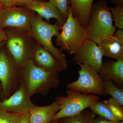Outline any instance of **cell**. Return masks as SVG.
<instances>
[{
	"instance_id": "cell-1",
	"label": "cell",
	"mask_w": 123,
	"mask_h": 123,
	"mask_svg": "<svg viewBox=\"0 0 123 123\" xmlns=\"http://www.w3.org/2000/svg\"><path fill=\"white\" fill-rule=\"evenodd\" d=\"M21 68L22 80L30 98L37 93L45 96L52 89L59 86L60 80L59 73L38 67L32 59L27 62Z\"/></svg>"
},
{
	"instance_id": "cell-2",
	"label": "cell",
	"mask_w": 123,
	"mask_h": 123,
	"mask_svg": "<svg viewBox=\"0 0 123 123\" xmlns=\"http://www.w3.org/2000/svg\"><path fill=\"white\" fill-rule=\"evenodd\" d=\"M60 30L61 29L57 21L55 24H50L38 15H36L31 21V34L38 43L53 55L65 70L68 68L66 56L62 50L55 47L52 42V38L58 36Z\"/></svg>"
},
{
	"instance_id": "cell-3",
	"label": "cell",
	"mask_w": 123,
	"mask_h": 123,
	"mask_svg": "<svg viewBox=\"0 0 123 123\" xmlns=\"http://www.w3.org/2000/svg\"><path fill=\"white\" fill-rule=\"evenodd\" d=\"M6 31L8 39L7 49L18 65L22 68L32 59L37 42L30 33L25 31L8 27Z\"/></svg>"
},
{
	"instance_id": "cell-4",
	"label": "cell",
	"mask_w": 123,
	"mask_h": 123,
	"mask_svg": "<svg viewBox=\"0 0 123 123\" xmlns=\"http://www.w3.org/2000/svg\"><path fill=\"white\" fill-rule=\"evenodd\" d=\"M89 39L97 43L102 38L113 35L116 30L106 0L93 4L87 27Z\"/></svg>"
},
{
	"instance_id": "cell-5",
	"label": "cell",
	"mask_w": 123,
	"mask_h": 123,
	"mask_svg": "<svg viewBox=\"0 0 123 123\" xmlns=\"http://www.w3.org/2000/svg\"><path fill=\"white\" fill-rule=\"evenodd\" d=\"M62 31L56 37V43L61 50L74 55L88 40L89 39L87 28L82 26L73 16L70 5L69 15L62 27Z\"/></svg>"
},
{
	"instance_id": "cell-6",
	"label": "cell",
	"mask_w": 123,
	"mask_h": 123,
	"mask_svg": "<svg viewBox=\"0 0 123 123\" xmlns=\"http://www.w3.org/2000/svg\"><path fill=\"white\" fill-rule=\"evenodd\" d=\"M1 49L0 50V82L2 91L0 101L13 94L22 82V68L16 63L7 49L6 50Z\"/></svg>"
},
{
	"instance_id": "cell-7",
	"label": "cell",
	"mask_w": 123,
	"mask_h": 123,
	"mask_svg": "<svg viewBox=\"0 0 123 123\" xmlns=\"http://www.w3.org/2000/svg\"><path fill=\"white\" fill-rule=\"evenodd\" d=\"M66 94V97L59 95L56 98L55 101L59 104L61 108L53 121L77 114L101 98L100 96L97 95L84 94L72 90H67Z\"/></svg>"
},
{
	"instance_id": "cell-8",
	"label": "cell",
	"mask_w": 123,
	"mask_h": 123,
	"mask_svg": "<svg viewBox=\"0 0 123 123\" xmlns=\"http://www.w3.org/2000/svg\"><path fill=\"white\" fill-rule=\"evenodd\" d=\"M79 77L76 81L66 84L68 89L76 91L84 94L105 96L104 81L98 73L86 65H79Z\"/></svg>"
},
{
	"instance_id": "cell-9",
	"label": "cell",
	"mask_w": 123,
	"mask_h": 123,
	"mask_svg": "<svg viewBox=\"0 0 123 123\" xmlns=\"http://www.w3.org/2000/svg\"><path fill=\"white\" fill-rule=\"evenodd\" d=\"M29 9L15 6L0 10L1 29L16 28L30 33L31 22L35 14Z\"/></svg>"
},
{
	"instance_id": "cell-10",
	"label": "cell",
	"mask_w": 123,
	"mask_h": 123,
	"mask_svg": "<svg viewBox=\"0 0 123 123\" xmlns=\"http://www.w3.org/2000/svg\"><path fill=\"white\" fill-rule=\"evenodd\" d=\"M74 55L73 60L77 64L86 65L99 72L103 64L104 56L96 42L88 40Z\"/></svg>"
},
{
	"instance_id": "cell-11",
	"label": "cell",
	"mask_w": 123,
	"mask_h": 123,
	"mask_svg": "<svg viewBox=\"0 0 123 123\" xmlns=\"http://www.w3.org/2000/svg\"><path fill=\"white\" fill-rule=\"evenodd\" d=\"M38 106L31 101L22 80L20 87L13 94L8 98L0 101V110L10 112L24 114Z\"/></svg>"
},
{
	"instance_id": "cell-12",
	"label": "cell",
	"mask_w": 123,
	"mask_h": 123,
	"mask_svg": "<svg viewBox=\"0 0 123 123\" xmlns=\"http://www.w3.org/2000/svg\"><path fill=\"white\" fill-rule=\"evenodd\" d=\"M32 60L36 66L45 70L59 73L64 70L53 55L38 43Z\"/></svg>"
},
{
	"instance_id": "cell-13",
	"label": "cell",
	"mask_w": 123,
	"mask_h": 123,
	"mask_svg": "<svg viewBox=\"0 0 123 123\" xmlns=\"http://www.w3.org/2000/svg\"><path fill=\"white\" fill-rule=\"evenodd\" d=\"M98 74L103 81L111 80L123 88V60L104 61Z\"/></svg>"
},
{
	"instance_id": "cell-14",
	"label": "cell",
	"mask_w": 123,
	"mask_h": 123,
	"mask_svg": "<svg viewBox=\"0 0 123 123\" xmlns=\"http://www.w3.org/2000/svg\"><path fill=\"white\" fill-rule=\"evenodd\" d=\"M25 6L27 8L37 13L38 15L44 18L48 22L51 18H55L61 29L67 20L49 1L46 2L38 0H33L29 4Z\"/></svg>"
},
{
	"instance_id": "cell-15",
	"label": "cell",
	"mask_w": 123,
	"mask_h": 123,
	"mask_svg": "<svg viewBox=\"0 0 123 123\" xmlns=\"http://www.w3.org/2000/svg\"><path fill=\"white\" fill-rule=\"evenodd\" d=\"M96 43L101 48L103 56L116 60H123V43L114 35L104 37Z\"/></svg>"
},
{
	"instance_id": "cell-16",
	"label": "cell",
	"mask_w": 123,
	"mask_h": 123,
	"mask_svg": "<svg viewBox=\"0 0 123 123\" xmlns=\"http://www.w3.org/2000/svg\"><path fill=\"white\" fill-rule=\"evenodd\" d=\"M60 108L55 101L49 105L38 106L29 112L31 123H51Z\"/></svg>"
},
{
	"instance_id": "cell-17",
	"label": "cell",
	"mask_w": 123,
	"mask_h": 123,
	"mask_svg": "<svg viewBox=\"0 0 123 123\" xmlns=\"http://www.w3.org/2000/svg\"><path fill=\"white\" fill-rule=\"evenodd\" d=\"M68 0L74 17L78 21L82 26L87 28L94 0Z\"/></svg>"
},
{
	"instance_id": "cell-18",
	"label": "cell",
	"mask_w": 123,
	"mask_h": 123,
	"mask_svg": "<svg viewBox=\"0 0 123 123\" xmlns=\"http://www.w3.org/2000/svg\"><path fill=\"white\" fill-rule=\"evenodd\" d=\"M91 111L95 116L98 115L113 121H120L113 114L104 101H98L89 107Z\"/></svg>"
},
{
	"instance_id": "cell-19",
	"label": "cell",
	"mask_w": 123,
	"mask_h": 123,
	"mask_svg": "<svg viewBox=\"0 0 123 123\" xmlns=\"http://www.w3.org/2000/svg\"><path fill=\"white\" fill-rule=\"evenodd\" d=\"M95 116L91 111L85 110L77 114L56 120L57 123H91Z\"/></svg>"
},
{
	"instance_id": "cell-20",
	"label": "cell",
	"mask_w": 123,
	"mask_h": 123,
	"mask_svg": "<svg viewBox=\"0 0 123 123\" xmlns=\"http://www.w3.org/2000/svg\"><path fill=\"white\" fill-rule=\"evenodd\" d=\"M105 96L108 95L123 106V89L118 87L111 80L104 81Z\"/></svg>"
},
{
	"instance_id": "cell-21",
	"label": "cell",
	"mask_w": 123,
	"mask_h": 123,
	"mask_svg": "<svg viewBox=\"0 0 123 123\" xmlns=\"http://www.w3.org/2000/svg\"><path fill=\"white\" fill-rule=\"evenodd\" d=\"M104 102L120 121H123V106L112 98Z\"/></svg>"
},
{
	"instance_id": "cell-22",
	"label": "cell",
	"mask_w": 123,
	"mask_h": 123,
	"mask_svg": "<svg viewBox=\"0 0 123 123\" xmlns=\"http://www.w3.org/2000/svg\"><path fill=\"white\" fill-rule=\"evenodd\" d=\"M23 114L0 110V123H18Z\"/></svg>"
},
{
	"instance_id": "cell-23",
	"label": "cell",
	"mask_w": 123,
	"mask_h": 123,
	"mask_svg": "<svg viewBox=\"0 0 123 123\" xmlns=\"http://www.w3.org/2000/svg\"><path fill=\"white\" fill-rule=\"evenodd\" d=\"M112 19L115 22L114 26L123 29V5L110 8Z\"/></svg>"
},
{
	"instance_id": "cell-24",
	"label": "cell",
	"mask_w": 123,
	"mask_h": 123,
	"mask_svg": "<svg viewBox=\"0 0 123 123\" xmlns=\"http://www.w3.org/2000/svg\"><path fill=\"white\" fill-rule=\"evenodd\" d=\"M49 1L58 10L62 15L67 20L69 15V6L68 0H49Z\"/></svg>"
},
{
	"instance_id": "cell-25",
	"label": "cell",
	"mask_w": 123,
	"mask_h": 123,
	"mask_svg": "<svg viewBox=\"0 0 123 123\" xmlns=\"http://www.w3.org/2000/svg\"><path fill=\"white\" fill-rule=\"evenodd\" d=\"M91 123H123V121H113L108 120L104 117L98 116L97 118H94Z\"/></svg>"
},
{
	"instance_id": "cell-26",
	"label": "cell",
	"mask_w": 123,
	"mask_h": 123,
	"mask_svg": "<svg viewBox=\"0 0 123 123\" xmlns=\"http://www.w3.org/2000/svg\"><path fill=\"white\" fill-rule=\"evenodd\" d=\"M18 123H31L29 112L23 114Z\"/></svg>"
},
{
	"instance_id": "cell-27",
	"label": "cell",
	"mask_w": 123,
	"mask_h": 123,
	"mask_svg": "<svg viewBox=\"0 0 123 123\" xmlns=\"http://www.w3.org/2000/svg\"><path fill=\"white\" fill-rule=\"evenodd\" d=\"M33 0H13L12 6H15L18 5H25V6H26L29 4Z\"/></svg>"
},
{
	"instance_id": "cell-28",
	"label": "cell",
	"mask_w": 123,
	"mask_h": 123,
	"mask_svg": "<svg viewBox=\"0 0 123 123\" xmlns=\"http://www.w3.org/2000/svg\"><path fill=\"white\" fill-rule=\"evenodd\" d=\"M113 35L119 41L123 43V29H118L117 30H116Z\"/></svg>"
},
{
	"instance_id": "cell-29",
	"label": "cell",
	"mask_w": 123,
	"mask_h": 123,
	"mask_svg": "<svg viewBox=\"0 0 123 123\" xmlns=\"http://www.w3.org/2000/svg\"><path fill=\"white\" fill-rule=\"evenodd\" d=\"M13 0H0V2L5 8L12 7Z\"/></svg>"
},
{
	"instance_id": "cell-30",
	"label": "cell",
	"mask_w": 123,
	"mask_h": 123,
	"mask_svg": "<svg viewBox=\"0 0 123 123\" xmlns=\"http://www.w3.org/2000/svg\"><path fill=\"white\" fill-rule=\"evenodd\" d=\"M8 39L5 31L4 30L0 31V43L6 41Z\"/></svg>"
},
{
	"instance_id": "cell-31",
	"label": "cell",
	"mask_w": 123,
	"mask_h": 123,
	"mask_svg": "<svg viewBox=\"0 0 123 123\" xmlns=\"http://www.w3.org/2000/svg\"><path fill=\"white\" fill-rule=\"evenodd\" d=\"M110 1L116 6L123 5V0H110Z\"/></svg>"
},
{
	"instance_id": "cell-32",
	"label": "cell",
	"mask_w": 123,
	"mask_h": 123,
	"mask_svg": "<svg viewBox=\"0 0 123 123\" xmlns=\"http://www.w3.org/2000/svg\"><path fill=\"white\" fill-rule=\"evenodd\" d=\"M6 41H5V42H3L0 43V50L1 48H2L3 46H4V45L6 43Z\"/></svg>"
},
{
	"instance_id": "cell-33",
	"label": "cell",
	"mask_w": 123,
	"mask_h": 123,
	"mask_svg": "<svg viewBox=\"0 0 123 123\" xmlns=\"http://www.w3.org/2000/svg\"><path fill=\"white\" fill-rule=\"evenodd\" d=\"M1 91H2V87H1V84L0 82V95L1 94Z\"/></svg>"
},
{
	"instance_id": "cell-34",
	"label": "cell",
	"mask_w": 123,
	"mask_h": 123,
	"mask_svg": "<svg viewBox=\"0 0 123 123\" xmlns=\"http://www.w3.org/2000/svg\"><path fill=\"white\" fill-rule=\"evenodd\" d=\"M1 30H2V29H1V24L0 18V31Z\"/></svg>"
},
{
	"instance_id": "cell-35",
	"label": "cell",
	"mask_w": 123,
	"mask_h": 123,
	"mask_svg": "<svg viewBox=\"0 0 123 123\" xmlns=\"http://www.w3.org/2000/svg\"><path fill=\"white\" fill-rule=\"evenodd\" d=\"M57 120H55V121H52V122H51V123H57Z\"/></svg>"
},
{
	"instance_id": "cell-36",
	"label": "cell",
	"mask_w": 123,
	"mask_h": 123,
	"mask_svg": "<svg viewBox=\"0 0 123 123\" xmlns=\"http://www.w3.org/2000/svg\"><path fill=\"white\" fill-rule=\"evenodd\" d=\"M1 3H0V9H1Z\"/></svg>"
},
{
	"instance_id": "cell-37",
	"label": "cell",
	"mask_w": 123,
	"mask_h": 123,
	"mask_svg": "<svg viewBox=\"0 0 123 123\" xmlns=\"http://www.w3.org/2000/svg\"><path fill=\"white\" fill-rule=\"evenodd\" d=\"M38 0L41 1H43L44 0Z\"/></svg>"
},
{
	"instance_id": "cell-38",
	"label": "cell",
	"mask_w": 123,
	"mask_h": 123,
	"mask_svg": "<svg viewBox=\"0 0 123 123\" xmlns=\"http://www.w3.org/2000/svg\"><path fill=\"white\" fill-rule=\"evenodd\" d=\"M1 9H0V10Z\"/></svg>"
},
{
	"instance_id": "cell-39",
	"label": "cell",
	"mask_w": 123,
	"mask_h": 123,
	"mask_svg": "<svg viewBox=\"0 0 123 123\" xmlns=\"http://www.w3.org/2000/svg\"></svg>"
},
{
	"instance_id": "cell-40",
	"label": "cell",
	"mask_w": 123,
	"mask_h": 123,
	"mask_svg": "<svg viewBox=\"0 0 123 123\" xmlns=\"http://www.w3.org/2000/svg\"></svg>"
}]
</instances>
